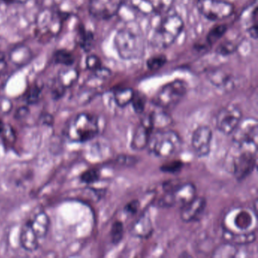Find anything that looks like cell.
Segmentation results:
<instances>
[{
	"label": "cell",
	"mask_w": 258,
	"mask_h": 258,
	"mask_svg": "<svg viewBox=\"0 0 258 258\" xmlns=\"http://www.w3.org/2000/svg\"><path fill=\"white\" fill-rule=\"evenodd\" d=\"M114 42L122 59H137L144 55V35L138 24L130 22L124 25L117 31Z\"/></svg>",
	"instance_id": "obj_1"
},
{
	"label": "cell",
	"mask_w": 258,
	"mask_h": 258,
	"mask_svg": "<svg viewBox=\"0 0 258 258\" xmlns=\"http://www.w3.org/2000/svg\"><path fill=\"white\" fill-rule=\"evenodd\" d=\"M232 149L229 170L237 180L241 181L256 168L257 144L233 145Z\"/></svg>",
	"instance_id": "obj_2"
},
{
	"label": "cell",
	"mask_w": 258,
	"mask_h": 258,
	"mask_svg": "<svg viewBox=\"0 0 258 258\" xmlns=\"http://www.w3.org/2000/svg\"><path fill=\"white\" fill-rule=\"evenodd\" d=\"M99 120L90 113H80L73 117L66 127V137L74 143H86L99 134Z\"/></svg>",
	"instance_id": "obj_3"
},
{
	"label": "cell",
	"mask_w": 258,
	"mask_h": 258,
	"mask_svg": "<svg viewBox=\"0 0 258 258\" xmlns=\"http://www.w3.org/2000/svg\"><path fill=\"white\" fill-rule=\"evenodd\" d=\"M256 227V214L250 208H232L226 213L222 221L223 232L229 234L255 232Z\"/></svg>",
	"instance_id": "obj_4"
},
{
	"label": "cell",
	"mask_w": 258,
	"mask_h": 258,
	"mask_svg": "<svg viewBox=\"0 0 258 258\" xmlns=\"http://www.w3.org/2000/svg\"><path fill=\"white\" fill-rule=\"evenodd\" d=\"M182 140L176 131L158 130L152 133L147 148L149 152L161 158H167L180 150Z\"/></svg>",
	"instance_id": "obj_5"
},
{
	"label": "cell",
	"mask_w": 258,
	"mask_h": 258,
	"mask_svg": "<svg viewBox=\"0 0 258 258\" xmlns=\"http://www.w3.org/2000/svg\"><path fill=\"white\" fill-rule=\"evenodd\" d=\"M184 28L182 18L178 15H170L159 24L151 40V44L158 49H167L175 43Z\"/></svg>",
	"instance_id": "obj_6"
},
{
	"label": "cell",
	"mask_w": 258,
	"mask_h": 258,
	"mask_svg": "<svg viewBox=\"0 0 258 258\" xmlns=\"http://www.w3.org/2000/svg\"><path fill=\"white\" fill-rule=\"evenodd\" d=\"M188 86L182 80H175L163 86L154 98V103L163 109L173 108L180 102L186 94Z\"/></svg>",
	"instance_id": "obj_7"
},
{
	"label": "cell",
	"mask_w": 258,
	"mask_h": 258,
	"mask_svg": "<svg viewBox=\"0 0 258 258\" xmlns=\"http://www.w3.org/2000/svg\"><path fill=\"white\" fill-rule=\"evenodd\" d=\"M196 185L191 182H176L171 188L164 191V194L158 201V206L161 208L174 206L182 208L196 197Z\"/></svg>",
	"instance_id": "obj_8"
},
{
	"label": "cell",
	"mask_w": 258,
	"mask_h": 258,
	"mask_svg": "<svg viewBox=\"0 0 258 258\" xmlns=\"http://www.w3.org/2000/svg\"><path fill=\"white\" fill-rule=\"evenodd\" d=\"M62 16L56 10L46 9L39 13L36 24V34L43 41L56 37L61 30Z\"/></svg>",
	"instance_id": "obj_9"
},
{
	"label": "cell",
	"mask_w": 258,
	"mask_h": 258,
	"mask_svg": "<svg viewBox=\"0 0 258 258\" xmlns=\"http://www.w3.org/2000/svg\"><path fill=\"white\" fill-rule=\"evenodd\" d=\"M197 8L204 17L213 22L228 19L235 11L233 4L226 0H198Z\"/></svg>",
	"instance_id": "obj_10"
},
{
	"label": "cell",
	"mask_w": 258,
	"mask_h": 258,
	"mask_svg": "<svg viewBox=\"0 0 258 258\" xmlns=\"http://www.w3.org/2000/svg\"><path fill=\"white\" fill-rule=\"evenodd\" d=\"M241 108L234 104L226 105L217 112L215 117L217 129L225 135H231L242 120Z\"/></svg>",
	"instance_id": "obj_11"
},
{
	"label": "cell",
	"mask_w": 258,
	"mask_h": 258,
	"mask_svg": "<svg viewBox=\"0 0 258 258\" xmlns=\"http://www.w3.org/2000/svg\"><path fill=\"white\" fill-rule=\"evenodd\" d=\"M258 123L253 117L243 119L232 133L233 145L257 144Z\"/></svg>",
	"instance_id": "obj_12"
},
{
	"label": "cell",
	"mask_w": 258,
	"mask_h": 258,
	"mask_svg": "<svg viewBox=\"0 0 258 258\" xmlns=\"http://www.w3.org/2000/svg\"><path fill=\"white\" fill-rule=\"evenodd\" d=\"M213 133L206 125L198 126L192 133L191 144L196 156L205 158L208 156L211 149Z\"/></svg>",
	"instance_id": "obj_13"
},
{
	"label": "cell",
	"mask_w": 258,
	"mask_h": 258,
	"mask_svg": "<svg viewBox=\"0 0 258 258\" xmlns=\"http://www.w3.org/2000/svg\"><path fill=\"white\" fill-rule=\"evenodd\" d=\"M124 0H90L89 11L93 17L100 20H107L114 17Z\"/></svg>",
	"instance_id": "obj_14"
},
{
	"label": "cell",
	"mask_w": 258,
	"mask_h": 258,
	"mask_svg": "<svg viewBox=\"0 0 258 258\" xmlns=\"http://www.w3.org/2000/svg\"><path fill=\"white\" fill-rule=\"evenodd\" d=\"M154 131L155 130L150 114L144 116L137 125L133 135L131 143V147L133 150L142 151L146 149Z\"/></svg>",
	"instance_id": "obj_15"
},
{
	"label": "cell",
	"mask_w": 258,
	"mask_h": 258,
	"mask_svg": "<svg viewBox=\"0 0 258 258\" xmlns=\"http://www.w3.org/2000/svg\"><path fill=\"white\" fill-rule=\"evenodd\" d=\"M207 200L204 197H196L180 208V219L184 223H191L199 220L205 212Z\"/></svg>",
	"instance_id": "obj_16"
},
{
	"label": "cell",
	"mask_w": 258,
	"mask_h": 258,
	"mask_svg": "<svg viewBox=\"0 0 258 258\" xmlns=\"http://www.w3.org/2000/svg\"><path fill=\"white\" fill-rule=\"evenodd\" d=\"M153 230L150 214L146 211L143 213L132 225L131 228V233L134 236L138 237V238H147L151 236Z\"/></svg>",
	"instance_id": "obj_17"
},
{
	"label": "cell",
	"mask_w": 258,
	"mask_h": 258,
	"mask_svg": "<svg viewBox=\"0 0 258 258\" xmlns=\"http://www.w3.org/2000/svg\"><path fill=\"white\" fill-rule=\"evenodd\" d=\"M40 240L31 227L28 221L25 222L22 226L20 233V244L28 251L33 252L37 250L40 245Z\"/></svg>",
	"instance_id": "obj_18"
},
{
	"label": "cell",
	"mask_w": 258,
	"mask_h": 258,
	"mask_svg": "<svg viewBox=\"0 0 258 258\" xmlns=\"http://www.w3.org/2000/svg\"><path fill=\"white\" fill-rule=\"evenodd\" d=\"M28 221L40 241L46 236L49 231V219L44 211L37 213Z\"/></svg>",
	"instance_id": "obj_19"
},
{
	"label": "cell",
	"mask_w": 258,
	"mask_h": 258,
	"mask_svg": "<svg viewBox=\"0 0 258 258\" xmlns=\"http://www.w3.org/2000/svg\"><path fill=\"white\" fill-rule=\"evenodd\" d=\"M78 71L74 69H67L60 72L58 78V88L54 92L55 96H61L66 88L72 87L78 81Z\"/></svg>",
	"instance_id": "obj_20"
},
{
	"label": "cell",
	"mask_w": 258,
	"mask_h": 258,
	"mask_svg": "<svg viewBox=\"0 0 258 258\" xmlns=\"http://www.w3.org/2000/svg\"><path fill=\"white\" fill-rule=\"evenodd\" d=\"M223 238L226 242L231 243L235 245H246L251 244L256 240V232H250L241 234L223 232Z\"/></svg>",
	"instance_id": "obj_21"
},
{
	"label": "cell",
	"mask_w": 258,
	"mask_h": 258,
	"mask_svg": "<svg viewBox=\"0 0 258 258\" xmlns=\"http://www.w3.org/2000/svg\"><path fill=\"white\" fill-rule=\"evenodd\" d=\"M135 92L131 88H122L116 90L114 93V100L120 108H125L132 102Z\"/></svg>",
	"instance_id": "obj_22"
},
{
	"label": "cell",
	"mask_w": 258,
	"mask_h": 258,
	"mask_svg": "<svg viewBox=\"0 0 258 258\" xmlns=\"http://www.w3.org/2000/svg\"><path fill=\"white\" fill-rule=\"evenodd\" d=\"M150 115L155 131L167 129V126H170L173 122L172 117L164 111H155L150 114Z\"/></svg>",
	"instance_id": "obj_23"
},
{
	"label": "cell",
	"mask_w": 258,
	"mask_h": 258,
	"mask_svg": "<svg viewBox=\"0 0 258 258\" xmlns=\"http://www.w3.org/2000/svg\"><path fill=\"white\" fill-rule=\"evenodd\" d=\"M237 245L229 242H225L215 249L212 256L215 257H234L236 255Z\"/></svg>",
	"instance_id": "obj_24"
},
{
	"label": "cell",
	"mask_w": 258,
	"mask_h": 258,
	"mask_svg": "<svg viewBox=\"0 0 258 258\" xmlns=\"http://www.w3.org/2000/svg\"><path fill=\"white\" fill-rule=\"evenodd\" d=\"M130 6L139 13H141L146 16L153 14V8H152L151 0H128Z\"/></svg>",
	"instance_id": "obj_25"
},
{
	"label": "cell",
	"mask_w": 258,
	"mask_h": 258,
	"mask_svg": "<svg viewBox=\"0 0 258 258\" xmlns=\"http://www.w3.org/2000/svg\"><path fill=\"white\" fill-rule=\"evenodd\" d=\"M227 26L226 25H218L211 28L207 35V43L209 45H214L220 40L226 34Z\"/></svg>",
	"instance_id": "obj_26"
},
{
	"label": "cell",
	"mask_w": 258,
	"mask_h": 258,
	"mask_svg": "<svg viewBox=\"0 0 258 258\" xmlns=\"http://www.w3.org/2000/svg\"><path fill=\"white\" fill-rule=\"evenodd\" d=\"M153 8V14L161 16L171 10L173 0H151Z\"/></svg>",
	"instance_id": "obj_27"
},
{
	"label": "cell",
	"mask_w": 258,
	"mask_h": 258,
	"mask_svg": "<svg viewBox=\"0 0 258 258\" xmlns=\"http://www.w3.org/2000/svg\"><path fill=\"white\" fill-rule=\"evenodd\" d=\"M124 234V226L121 221L114 222L111 226V232H110V235H111V242L114 244H117L121 241L122 238Z\"/></svg>",
	"instance_id": "obj_28"
},
{
	"label": "cell",
	"mask_w": 258,
	"mask_h": 258,
	"mask_svg": "<svg viewBox=\"0 0 258 258\" xmlns=\"http://www.w3.org/2000/svg\"><path fill=\"white\" fill-rule=\"evenodd\" d=\"M54 58H55V61L57 64H62L66 67L72 66V64L75 62L73 55L69 51L64 50V49L57 51L54 55Z\"/></svg>",
	"instance_id": "obj_29"
},
{
	"label": "cell",
	"mask_w": 258,
	"mask_h": 258,
	"mask_svg": "<svg viewBox=\"0 0 258 258\" xmlns=\"http://www.w3.org/2000/svg\"><path fill=\"white\" fill-rule=\"evenodd\" d=\"M167 57L164 55H157L147 60V68L149 70L156 71L161 69L167 63Z\"/></svg>",
	"instance_id": "obj_30"
},
{
	"label": "cell",
	"mask_w": 258,
	"mask_h": 258,
	"mask_svg": "<svg viewBox=\"0 0 258 258\" xmlns=\"http://www.w3.org/2000/svg\"><path fill=\"white\" fill-rule=\"evenodd\" d=\"M100 179V173L97 169L92 168L84 171L81 175V181L86 184H92Z\"/></svg>",
	"instance_id": "obj_31"
},
{
	"label": "cell",
	"mask_w": 258,
	"mask_h": 258,
	"mask_svg": "<svg viewBox=\"0 0 258 258\" xmlns=\"http://www.w3.org/2000/svg\"><path fill=\"white\" fill-rule=\"evenodd\" d=\"M131 104H132L133 108L137 114H142L146 108V97L141 93H135Z\"/></svg>",
	"instance_id": "obj_32"
},
{
	"label": "cell",
	"mask_w": 258,
	"mask_h": 258,
	"mask_svg": "<svg viewBox=\"0 0 258 258\" xmlns=\"http://www.w3.org/2000/svg\"><path fill=\"white\" fill-rule=\"evenodd\" d=\"M183 167V163L181 161H172L161 166V170L164 173H176L180 171Z\"/></svg>",
	"instance_id": "obj_33"
},
{
	"label": "cell",
	"mask_w": 258,
	"mask_h": 258,
	"mask_svg": "<svg viewBox=\"0 0 258 258\" xmlns=\"http://www.w3.org/2000/svg\"><path fill=\"white\" fill-rule=\"evenodd\" d=\"M78 39H79V44L86 50L91 45L92 41H93V34L87 32L84 29L80 30Z\"/></svg>",
	"instance_id": "obj_34"
},
{
	"label": "cell",
	"mask_w": 258,
	"mask_h": 258,
	"mask_svg": "<svg viewBox=\"0 0 258 258\" xmlns=\"http://www.w3.org/2000/svg\"><path fill=\"white\" fill-rule=\"evenodd\" d=\"M87 69L90 71L96 72L102 68V62H101L100 58L95 55H90L87 57V61H86Z\"/></svg>",
	"instance_id": "obj_35"
},
{
	"label": "cell",
	"mask_w": 258,
	"mask_h": 258,
	"mask_svg": "<svg viewBox=\"0 0 258 258\" xmlns=\"http://www.w3.org/2000/svg\"><path fill=\"white\" fill-rule=\"evenodd\" d=\"M40 94L41 90L38 87H32L27 95V102L29 104L36 103L40 99Z\"/></svg>",
	"instance_id": "obj_36"
},
{
	"label": "cell",
	"mask_w": 258,
	"mask_h": 258,
	"mask_svg": "<svg viewBox=\"0 0 258 258\" xmlns=\"http://www.w3.org/2000/svg\"><path fill=\"white\" fill-rule=\"evenodd\" d=\"M140 208V201L137 199H134V200L128 202L124 207V211L127 213L128 214H131V215H134L138 212Z\"/></svg>",
	"instance_id": "obj_37"
},
{
	"label": "cell",
	"mask_w": 258,
	"mask_h": 258,
	"mask_svg": "<svg viewBox=\"0 0 258 258\" xmlns=\"http://www.w3.org/2000/svg\"><path fill=\"white\" fill-rule=\"evenodd\" d=\"M235 50V46L232 43H224L217 48V52L220 55H229Z\"/></svg>",
	"instance_id": "obj_38"
},
{
	"label": "cell",
	"mask_w": 258,
	"mask_h": 258,
	"mask_svg": "<svg viewBox=\"0 0 258 258\" xmlns=\"http://www.w3.org/2000/svg\"><path fill=\"white\" fill-rule=\"evenodd\" d=\"M137 159L134 157L128 156V155H121L119 156L117 159L118 164L125 166H132L137 163Z\"/></svg>",
	"instance_id": "obj_39"
},
{
	"label": "cell",
	"mask_w": 258,
	"mask_h": 258,
	"mask_svg": "<svg viewBox=\"0 0 258 258\" xmlns=\"http://www.w3.org/2000/svg\"><path fill=\"white\" fill-rule=\"evenodd\" d=\"M248 33L250 34V37L254 39L256 38V36H257V27H256V24L248 30Z\"/></svg>",
	"instance_id": "obj_40"
},
{
	"label": "cell",
	"mask_w": 258,
	"mask_h": 258,
	"mask_svg": "<svg viewBox=\"0 0 258 258\" xmlns=\"http://www.w3.org/2000/svg\"><path fill=\"white\" fill-rule=\"evenodd\" d=\"M3 2L11 4H23L28 2V0H1Z\"/></svg>",
	"instance_id": "obj_41"
},
{
	"label": "cell",
	"mask_w": 258,
	"mask_h": 258,
	"mask_svg": "<svg viewBox=\"0 0 258 258\" xmlns=\"http://www.w3.org/2000/svg\"><path fill=\"white\" fill-rule=\"evenodd\" d=\"M28 114V109L27 108H22L18 111L17 114L19 118L24 117Z\"/></svg>",
	"instance_id": "obj_42"
},
{
	"label": "cell",
	"mask_w": 258,
	"mask_h": 258,
	"mask_svg": "<svg viewBox=\"0 0 258 258\" xmlns=\"http://www.w3.org/2000/svg\"><path fill=\"white\" fill-rule=\"evenodd\" d=\"M6 125L4 124V122L0 120V135L4 132V129H5Z\"/></svg>",
	"instance_id": "obj_43"
}]
</instances>
